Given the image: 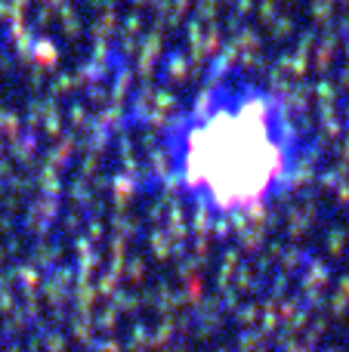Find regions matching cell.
<instances>
[{"instance_id": "6da1fadb", "label": "cell", "mask_w": 349, "mask_h": 352, "mask_svg": "<svg viewBox=\"0 0 349 352\" xmlns=\"http://www.w3.org/2000/svg\"><path fill=\"white\" fill-rule=\"evenodd\" d=\"M291 118L263 90H210L179 127V176L214 207L257 204L291 170Z\"/></svg>"}]
</instances>
